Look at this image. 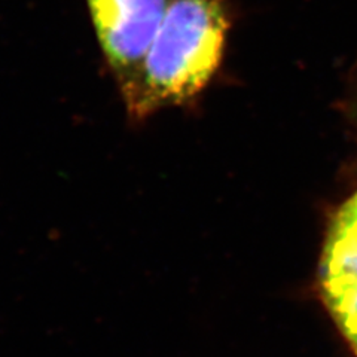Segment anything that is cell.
I'll list each match as a JSON object with an SVG mask.
<instances>
[{
  "label": "cell",
  "instance_id": "cell-2",
  "mask_svg": "<svg viewBox=\"0 0 357 357\" xmlns=\"http://www.w3.org/2000/svg\"><path fill=\"white\" fill-rule=\"evenodd\" d=\"M97 38L124 102L137 86L142 64L169 0H86Z\"/></svg>",
  "mask_w": 357,
  "mask_h": 357
},
{
  "label": "cell",
  "instance_id": "cell-1",
  "mask_svg": "<svg viewBox=\"0 0 357 357\" xmlns=\"http://www.w3.org/2000/svg\"><path fill=\"white\" fill-rule=\"evenodd\" d=\"M227 0H173L144 55L126 106L132 119L183 105L210 84L225 51Z\"/></svg>",
  "mask_w": 357,
  "mask_h": 357
},
{
  "label": "cell",
  "instance_id": "cell-3",
  "mask_svg": "<svg viewBox=\"0 0 357 357\" xmlns=\"http://www.w3.org/2000/svg\"><path fill=\"white\" fill-rule=\"evenodd\" d=\"M321 284L333 317L357 351V192L333 220L323 255Z\"/></svg>",
  "mask_w": 357,
  "mask_h": 357
}]
</instances>
